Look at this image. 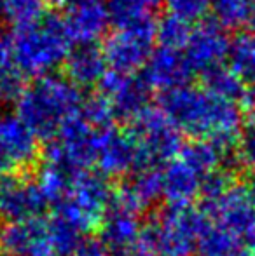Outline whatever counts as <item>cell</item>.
I'll return each instance as SVG.
<instances>
[{
  "label": "cell",
  "mask_w": 255,
  "mask_h": 256,
  "mask_svg": "<svg viewBox=\"0 0 255 256\" xmlns=\"http://www.w3.org/2000/svg\"><path fill=\"white\" fill-rule=\"evenodd\" d=\"M234 176H236L234 172L227 171V169H224V168L203 176V178H201V185H199L201 204H208V202H213V200L220 199L227 190H231L232 186L236 185Z\"/></svg>",
  "instance_id": "83f0119b"
},
{
  "label": "cell",
  "mask_w": 255,
  "mask_h": 256,
  "mask_svg": "<svg viewBox=\"0 0 255 256\" xmlns=\"http://www.w3.org/2000/svg\"><path fill=\"white\" fill-rule=\"evenodd\" d=\"M159 110L192 140H210L222 150L232 152L241 132V108L218 98L206 88L187 84L161 94Z\"/></svg>",
  "instance_id": "6da1fadb"
},
{
  "label": "cell",
  "mask_w": 255,
  "mask_h": 256,
  "mask_svg": "<svg viewBox=\"0 0 255 256\" xmlns=\"http://www.w3.org/2000/svg\"><path fill=\"white\" fill-rule=\"evenodd\" d=\"M98 86V94L109 103L116 120L131 122L149 108L152 89L142 74H119L109 70Z\"/></svg>",
  "instance_id": "ba28073f"
},
{
  "label": "cell",
  "mask_w": 255,
  "mask_h": 256,
  "mask_svg": "<svg viewBox=\"0 0 255 256\" xmlns=\"http://www.w3.org/2000/svg\"><path fill=\"white\" fill-rule=\"evenodd\" d=\"M114 196L112 180L100 171H84L75 178L68 199L88 220L91 228H98L103 212L107 211Z\"/></svg>",
  "instance_id": "4fadbf2b"
},
{
  "label": "cell",
  "mask_w": 255,
  "mask_h": 256,
  "mask_svg": "<svg viewBox=\"0 0 255 256\" xmlns=\"http://www.w3.org/2000/svg\"><path fill=\"white\" fill-rule=\"evenodd\" d=\"M49 202L30 174L0 176V218L7 223L42 218Z\"/></svg>",
  "instance_id": "9c48e42d"
},
{
  "label": "cell",
  "mask_w": 255,
  "mask_h": 256,
  "mask_svg": "<svg viewBox=\"0 0 255 256\" xmlns=\"http://www.w3.org/2000/svg\"><path fill=\"white\" fill-rule=\"evenodd\" d=\"M227 61H229L227 66L245 84L255 80V34L241 32L231 42Z\"/></svg>",
  "instance_id": "603a6c76"
},
{
  "label": "cell",
  "mask_w": 255,
  "mask_h": 256,
  "mask_svg": "<svg viewBox=\"0 0 255 256\" xmlns=\"http://www.w3.org/2000/svg\"><path fill=\"white\" fill-rule=\"evenodd\" d=\"M62 16L46 14L39 21L18 26L6 38V49L11 60L25 77H44L55 74L72 51Z\"/></svg>",
  "instance_id": "3957f363"
},
{
  "label": "cell",
  "mask_w": 255,
  "mask_h": 256,
  "mask_svg": "<svg viewBox=\"0 0 255 256\" xmlns=\"http://www.w3.org/2000/svg\"><path fill=\"white\" fill-rule=\"evenodd\" d=\"M110 23L116 28L156 24L163 0H103Z\"/></svg>",
  "instance_id": "ffe728a7"
},
{
  "label": "cell",
  "mask_w": 255,
  "mask_h": 256,
  "mask_svg": "<svg viewBox=\"0 0 255 256\" xmlns=\"http://www.w3.org/2000/svg\"><path fill=\"white\" fill-rule=\"evenodd\" d=\"M126 131L136 148L135 171H161L184 146L182 134L159 108L143 110L128 122Z\"/></svg>",
  "instance_id": "5b68a950"
},
{
  "label": "cell",
  "mask_w": 255,
  "mask_h": 256,
  "mask_svg": "<svg viewBox=\"0 0 255 256\" xmlns=\"http://www.w3.org/2000/svg\"><path fill=\"white\" fill-rule=\"evenodd\" d=\"M236 154H238L239 164L255 172V124H250L239 132Z\"/></svg>",
  "instance_id": "f546056e"
},
{
  "label": "cell",
  "mask_w": 255,
  "mask_h": 256,
  "mask_svg": "<svg viewBox=\"0 0 255 256\" xmlns=\"http://www.w3.org/2000/svg\"><path fill=\"white\" fill-rule=\"evenodd\" d=\"M46 0H0V16L14 28L25 26L46 16Z\"/></svg>",
  "instance_id": "d4e9b609"
},
{
  "label": "cell",
  "mask_w": 255,
  "mask_h": 256,
  "mask_svg": "<svg viewBox=\"0 0 255 256\" xmlns=\"http://www.w3.org/2000/svg\"><path fill=\"white\" fill-rule=\"evenodd\" d=\"M63 66L65 77L79 89L98 86L109 72L102 48H98L96 44H84L72 48Z\"/></svg>",
  "instance_id": "ac0fdd59"
},
{
  "label": "cell",
  "mask_w": 255,
  "mask_h": 256,
  "mask_svg": "<svg viewBox=\"0 0 255 256\" xmlns=\"http://www.w3.org/2000/svg\"><path fill=\"white\" fill-rule=\"evenodd\" d=\"M4 42H6V38H4V37H2V35H0V49H2V48H4Z\"/></svg>",
  "instance_id": "d590c367"
},
{
  "label": "cell",
  "mask_w": 255,
  "mask_h": 256,
  "mask_svg": "<svg viewBox=\"0 0 255 256\" xmlns=\"http://www.w3.org/2000/svg\"><path fill=\"white\" fill-rule=\"evenodd\" d=\"M70 256H110V253L98 237L86 236Z\"/></svg>",
  "instance_id": "4dcf8cb0"
},
{
  "label": "cell",
  "mask_w": 255,
  "mask_h": 256,
  "mask_svg": "<svg viewBox=\"0 0 255 256\" xmlns=\"http://www.w3.org/2000/svg\"><path fill=\"white\" fill-rule=\"evenodd\" d=\"M72 2H79V0H65V4H67V6H68V4H72Z\"/></svg>",
  "instance_id": "74e56055"
},
{
  "label": "cell",
  "mask_w": 255,
  "mask_h": 256,
  "mask_svg": "<svg viewBox=\"0 0 255 256\" xmlns=\"http://www.w3.org/2000/svg\"><path fill=\"white\" fill-rule=\"evenodd\" d=\"M231 40L227 38L224 28L217 23H197L192 26L191 35L184 46V56L191 68L192 75L199 74L201 77L210 72L224 66L229 56Z\"/></svg>",
  "instance_id": "30bf717a"
},
{
  "label": "cell",
  "mask_w": 255,
  "mask_h": 256,
  "mask_svg": "<svg viewBox=\"0 0 255 256\" xmlns=\"http://www.w3.org/2000/svg\"><path fill=\"white\" fill-rule=\"evenodd\" d=\"M192 24L187 21H182L175 16L168 14L166 18L157 21L156 26V42L157 46L173 49H184L189 35H191Z\"/></svg>",
  "instance_id": "4316f807"
},
{
  "label": "cell",
  "mask_w": 255,
  "mask_h": 256,
  "mask_svg": "<svg viewBox=\"0 0 255 256\" xmlns=\"http://www.w3.org/2000/svg\"><path fill=\"white\" fill-rule=\"evenodd\" d=\"M96 230L103 246L109 250V253H114L129 244L138 242L140 232H142V220L135 212L110 202Z\"/></svg>",
  "instance_id": "e0dca14e"
},
{
  "label": "cell",
  "mask_w": 255,
  "mask_h": 256,
  "mask_svg": "<svg viewBox=\"0 0 255 256\" xmlns=\"http://www.w3.org/2000/svg\"><path fill=\"white\" fill-rule=\"evenodd\" d=\"M142 75L150 89L166 92L191 84L192 72L182 49L157 46L147 60Z\"/></svg>",
  "instance_id": "9a60e30c"
},
{
  "label": "cell",
  "mask_w": 255,
  "mask_h": 256,
  "mask_svg": "<svg viewBox=\"0 0 255 256\" xmlns=\"http://www.w3.org/2000/svg\"><path fill=\"white\" fill-rule=\"evenodd\" d=\"M0 253L6 256L51 254L46 222L42 218H34L4 225L0 228Z\"/></svg>",
  "instance_id": "2e32d148"
},
{
  "label": "cell",
  "mask_w": 255,
  "mask_h": 256,
  "mask_svg": "<svg viewBox=\"0 0 255 256\" xmlns=\"http://www.w3.org/2000/svg\"><path fill=\"white\" fill-rule=\"evenodd\" d=\"M245 194H246V197H248L250 206H252L253 211H255V172H252V174H250L248 182H246V185H245Z\"/></svg>",
  "instance_id": "e575fe53"
},
{
  "label": "cell",
  "mask_w": 255,
  "mask_h": 256,
  "mask_svg": "<svg viewBox=\"0 0 255 256\" xmlns=\"http://www.w3.org/2000/svg\"><path fill=\"white\" fill-rule=\"evenodd\" d=\"M241 256H255V253H252V251H246V253H243Z\"/></svg>",
  "instance_id": "8d00e7d4"
},
{
  "label": "cell",
  "mask_w": 255,
  "mask_h": 256,
  "mask_svg": "<svg viewBox=\"0 0 255 256\" xmlns=\"http://www.w3.org/2000/svg\"><path fill=\"white\" fill-rule=\"evenodd\" d=\"M84 102L81 89L65 75L49 74L28 82L16 100V115L32 129L39 142L55 140L70 118L79 115Z\"/></svg>",
  "instance_id": "7a4b0ae2"
},
{
  "label": "cell",
  "mask_w": 255,
  "mask_h": 256,
  "mask_svg": "<svg viewBox=\"0 0 255 256\" xmlns=\"http://www.w3.org/2000/svg\"><path fill=\"white\" fill-rule=\"evenodd\" d=\"M203 88H206L208 91L213 92L218 98H224L232 103H239L243 98V92H245V82L231 68L224 64V66L204 75Z\"/></svg>",
  "instance_id": "cb8c5ba5"
},
{
  "label": "cell",
  "mask_w": 255,
  "mask_h": 256,
  "mask_svg": "<svg viewBox=\"0 0 255 256\" xmlns=\"http://www.w3.org/2000/svg\"><path fill=\"white\" fill-rule=\"evenodd\" d=\"M163 6L168 9L170 16L187 21L191 24L194 21H199L210 10L208 0H163Z\"/></svg>",
  "instance_id": "f1b7e54d"
},
{
  "label": "cell",
  "mask_w": 255,
  "mask_h": 256,
  "mask_svg": "<svg viewBox=\"0 0 255 256\" xmlns=\"http://www.w3.org/2000/svg\"><path fill=\"white\" fill-rule=\"evenodd\" d=\"M25 78H27L25 74L16 66V63L7 54L6 42H4V48L0 49V102H16L27 88Z\"/></svg>",
  "instance_id": "484cf974"
},
{
  "label": "cell",
  "mask_w": 255,
  "mask_h": 256,
  "mask_svg": "<svg viewBox=\"0 0 255 256\" xmlns=\"http://www.w3.org/2000/svg\"><path fill=\"white\" fill-rule=\"evenodd\" d=\"M201 176L180 158H173L161 169V192L168 204H192L199 197Z\"/></svg>",
  "instance_id": "d6986e66"
},
{
  "label": "cell",
  "mask_w": 255,
  "mask_h": 256,
  "mask_svg": "<svg viewBox=\"0 0 255 256\" xmlns=\"http://www.w3.org/2000/svg\"><path fill=\"white\" fill-rule=\"evenodd\" d=\"M208 220L192 204H166L142 223L140 240L152 256H194Z\"/></svg>",
  "instance_id": "277c9868"
},
{
  "label": "cell",
  "mask_w": 255,
  "mask_h": 256,
  "mask_svg": "<svg viewBox=\"0 0 255 256\" xmlns=\"http://www.w3.org/2000/svg\"><path fill=\"white\" fill-rule=\"evenodd\" d=\"M16 168L11 162V158L7 157L4 148L0 146V176H7V174H16Z\"/></svg>",
  "instance_id": "836d02e7"
},
{
  "label": "cell",
  "mask_w": 255,
  "mask_h": 256,
  "mask_svg": "<svg viewBox=\"0 0 255 256\" xmlns=\"http://www.w3.org/2000/svg\"><path fill=\"white\" fill-rule=\"evenodd\" d=\"M213 23L224 30L255 34V0H208Z\"/></svg>",
  "instance_id": "44dd1931"
},
{
  "label": "cell",
  "mask_w": 255,
  "mask_h": 256,
  "mask_svg": "<svg viewBox=\"0 0 255 256\" xmlns=\"http://www.w3.org/2000/svg\"><path fill=\"white\" fill-rule=\"evenodd\" d=\"M39 256H51V254H39Z\"/></svg>",
  "instance_id": "f35d334b"
},
{
  "label": "cell",
  "mask_w": 255,
  "mask_h": 256,
  "mask_svg": "<svg viewBox=\"0 0 255 256\" xmlns=\"http://www.w3.org/2000/svg\"><path fill=\"white\" fill-rule=\"evenodd\" d=\"M243 242L217 223L208 222L197 237L196 256H241L246 253Z\"/></svg>",
  "instance_id": "7402d4cb"
},
{
  "label": "cell",
  "mask_w": 255,
  "mask_h": 256,
  "mask_svg": "<svg viewBox=\"0 0 255 256\" xmlns=\"http://www.w3.org/2000/svg\"><path fill=\"white\" fill-rule=\"evenodd\" d=\"M0 256H2V253H0Z\"/></svg>",
  "instance_id": "ab89813d"
},
{
  "label": "cell",
  "mask_w": 255,
  "mask_h": 256,
  "mask_svg": "<svg viewBox=\"0 0 255 256\" xmlns=\"http://www.w3.org/2000/svg\"><path fill=\"white\" fill-rule=\"evenodd\" d=\"M208 222L217 223L243 242L248 251L255 250V211L248 202L245 186L234 185L213 202L201 204Z\"/></svg>",
  "instance_id": "52a82bcc"
},
{
  "label": "cell",
  "mask_w": 255,
  "mask_h": 256,
  "mask_svg": "<svg viewBox=\"0 0 255 256\" xmlns=\"http://www.w3.org/2000/svg\"><path fill=\"white\" fill-rule=\"evenodd\" d=\"M72 44H96L110 24L103 0H79L68 4L62 16Z\"/></svg>",
  "instance_id": "5bb4252c"
},
{
  "label": "cell",
  "mask_w": 255,
  "mask_h": 256,
  "mask_svg": "<svg viewBox=\"0 0 255 256\" xmlns=\"http://www.w3.org/2000/svg\"><path fill=\"white\" fill-rule=\"evenodd\" d=\"M241 112H245L246 117L255 124V80L245 84V92H243L241 98Z\"/></svg>",
  "instance_id": "1f68e13d"
},
{
  "label": "cell",
  "mask_w": 255,
  "mask_h": 256,
  "mask_svg": "<svg viewBox=\"0 0 255 256\" xmlns=\"http://www.w3.org/2000/svg\"><path fill=\"white\" fill-rule=\"evenodd\" d=\"M110 256H152V254H150V251L143 246L142 240H138V242L129 244V246L123 248V250L114 251V253H110Z\"/></svg>",
  "instance_id": "d6a6232c"
},
{
  "label": "cell",
  "mask_w": 255,
  "mask_h": 256,
  "mask_svg": "<svg viewBox=\"0 0 255 256\" xmlns=\"http://www.w3.org/2000/svg\"><path fill=\"white\" fill-rule=\"evenodd\" d=\"M156 24L116 28L103 42L102 52L110 72L138 74L154 51Z\"/></svg>",
  "instance_id": "8992f818"
},
{
  "label": "cell",
  "mask_w": 255,
  "mask_h": 256,
  "mask_svg": "<svg viewBox=\"0 0 255 256\" xmlns=\"http://www.w3.org/2000/svg\"><path fill=\"white\" fill-rule=\"evenodd\" d=\"M107 178H126L136 168V148L126 129L116 126L98 131L96 162Z\"/></svg>",
  "instance_id": "7c38bea8"
},
{
  "label": "cell",
  "mask_w": 255,
  "mask_h": 256,
  "mask_svg": "<svg viewBox=\"0 0 255 256\" xmlns=\"http://www.w3.org/2000/svg\"><path fill=\"white\" fill-rule=\"evenodd\" d=\"M0 146L20 174H28L41 162V142L16 114H0Z\"/></svg>",
  "instance_id": "8fae6325"
}]
</instances>
